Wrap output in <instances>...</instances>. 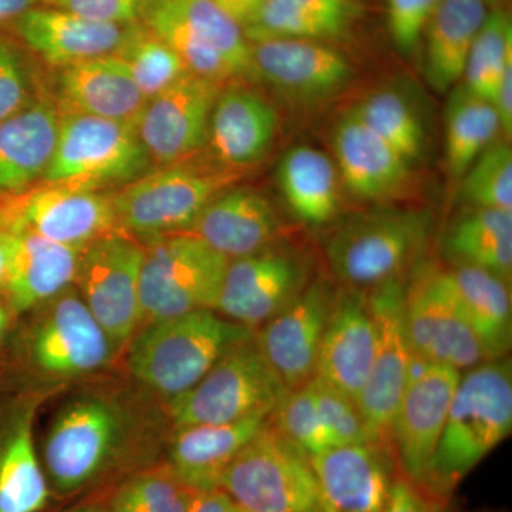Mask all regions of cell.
Listing matches in <instances>:
<instances>
[{"instance_id": "obj_41", "label": "cell", "mask_w": 512, "mask_h": 512, "mask_svg": "<svg viewBox=\"0 0 512 512\" xmlns=\"http://www.w3.org/2000/svg\"><path fill=\"white\" fill-rule=\"evenodd\" d=\"M512 64V22L505 10H490L468 55L463 84L493 103L495 90Z\"/></svg>"}, {"instance_id": "obj_54", "label": "cell", "mask_w": 512, "mask_h": 512, "mask_svg": "<svg viewBox=\"0 0 512 512\" xmlns=\"http://www.w3.org/2000/svg\"><path fill=\"white\" fill-rule=\"evenodd\" d=\"M66 512H106V508H104L101 498H93V500L76 505L72 510H67Z\"/></svg>"}, {"instance_id": "obj_46", "label": "cell", "mask_w": 512, "mask_h": 512, "mask_svg": "<svg viewBox=\"0 0 512 512\" xmlns=\"http://www.w3.org/2000/svg\"><path fill=\"white\" fill-rule=\"evenodd\" d=\"M440 0H386L387 28L396 49L410 55L423 39Z\"/></svg>"}, {"instance_id": "obj_22", "label": "cell", "mask_w": 512, "mask_h": 512, "mask_svg": "<svg viewBox=\"0 0 512 512\" xmlns=\"http://www.w3.org/2000/svg\"><path fill=\"white\" fill-rule=\"evenodd\" d=\"M127 25L94 22L55 8L36 5L5 29L26 50L53 70L114 56Z\"/></svg>"}, {"instance_id": "obj_16", "label": "cell", "mask_w": 512, "mask_h": 512, "mask_svg": "<svg viewBox=\"0 0 512 512\" xmlns=\"http://www.w3.org/2000/svg\"><path fill=\"white\" fill-rule=\"evenodd\" d=\"M406 278L367 291L376 325V349L365 387L357 397L370 440L389 448L394 414L409 384L414 360L404 319Z\"/></svg>"}, {"instance_id": "obj_52", "label": "cell", "mask_w": 512, "mask_h": 512, "mask_svg": "<svg viewBox=\"0 0 512 512\" xmlns=\"http://www.w3.org/2000/svg\"><path fill=\"white\" fill-rule=\"evenodd\" d=\"M37 5V0H0V29H5L25 10Z\"/></svg>"}, {"instance_id": "obj_4", "label": "cell", "mask_w": 512, "mask_h": 512, "mask_svg": "<svg viewBox=\"0 0 512 512\" xmlns=\"http://www.w3.org/2000/svg\"><path fill=\"white\" fill-rule=\"evenodd\" d=\"M28 315L13 332L9 357L37 379L63 382L96 375L119 355L74 285Z\"/></svg>"}, {"instance_id": "obj_21", "label": "cell", "mask_w": 512, "mask_h": 512, "mask_svg": "<svg viewBox=\"0 0 512 512\" xmlns=\"http://www.w3.org/2000/svg\"><path fill=\"white\" fill-rule=\"evenodd\" d=\"M326 512H386L399 467L377 443L336 446L311 457Z\"/></svg>"}, {"instance_id": "obj_11", "label": "cell", "mask_w": 512, "mask_h": 512, "mask_svg": "<svg viewBox=\"0 0 512 512\" xmlns=\"http://www.w3.org/2000/svg\"><path fill=\"white\" fill-rule=\"evenodd\" d=\"M140 329L200 309H215L228 259L190 234L143 244Z\"/></svg>"}, {"instance_id": "obj_8", "label": "cell", "mask_w": 512, "mask_h": 512, "mask_svg": "<svg viewBox=\"0 0 512 512\" xmlns=\"http://www.w3.org/2000/svg\"><path fill=\"white\" fill-rule=\"evenodd\" d=\"M220 488L241 512H326L311 457L271 420L229 464Z\"/></svg>"}, {"instance_id": "obj_44", "label": "cell", "mask_w": 512, "mask_h": 512, "mask_svg": "<svg viewBox=\"0 0 512 512\" xmlns=\"http://www.w3.org/2000/svg\"><path fill=\"white\" fill-rule=\"evenodd\" d=\"M35 57L0 29V121L45 96L46 80L37 73Z\"/></svg>"}, {"instance_id": "obj_32", "label": "cell", "mask_w": 512, "mask_h": 512, "mask_svg": "<svg viewBox=\"0 0 512 512\" xmlns=\"http://www.w3.org/2000/svg\"><path fill=\"white\" fill-rule=\"evenodd\" d=\"M488 13L483 0H440L423 33L424 76L434 92L447 93L463 80Z\"/></svg>"}, {"instance_id": "obj_37", "label": "cell", "mask_w": 512, "mask_h": 512, "mask_svg": "<svg viewBox=\"0 0 512 512\" xmlns=\"http://www.w3.org/2000/svg\"><path fill=\"white\" fill-rule=\"evenodd\" d=\"M451 90L446 107V164L451 177L461 178L497 141L501 124L493 103L471 92L463 83Z\"/></svg>"}, {"instance_id": "obj_26", "label": "cell", "mask_w": 512, "mask_h": 512, "mask_svg": "<svg viewBox=\"0 0 512 512\" xmlns=\"http://www.w3.org/2000/svg\"><path fill=\"white\" fill-rule=\"evenodd\" d=\"M278 127V113L261 94L227 83L212 109L205 148L215 163L242 171L268 156Z\"/></svg>"}, {"instance_id": "obj_49", "label": "cell", "mask_w": 512, "mask_h": 512, "mask_svg": "<svg viewBox=\"0 0 512 512\" xmlns=\"http://www.w3.org/2000/svg\"><path fill=\"white\" fill-rule=\"evenodd\" d=\"M190 512H241L238 505L222 488L198 491L192 501Z\"/></svg>"}, {"instance_id": "obj_45", "label": "cell", "mask_w": 512, "mask_h": 512, "mask_svg": "<svg viewBox=\"0 0 512 512\" xmlns=\"http://www.w3.org/2000/svg\"><path fill=\"white\" fill-rule=\"evenodd\" d=\"M309 383L315 394L320 416L332 434L336 446L373 443L356 399L323 382L319 377H313Z\"/></svg>"}, {"instance_id": "obj_50", "label": "cell", "mask_w": 512, "mask_h": 512, "mask_svg": "<svg viewBox=\"0 0 512 512\" xmlns=\"http://www.w3.org/2000/svg\"><path fill=\"white\" fill-rule=\"evenodd\" d=\"M15 313L10 311L6 302L0 298V379L5 375L6 365L9 360L10 343L16 328Z\"/></svg>"}, {"instance_id": "obj_39", "label": "cell", "mask_w": 512, "mask_h": 512, "mask_svg": "<svg viewBox=\"0 0 512 512\" xmlns=\"http://www.w3.org/2000/svg\"><path fill=\"white\" fill-rule=\"evenodd\" d=\"M197 493L161 460L124 478L101 500L106 512H190Z\"/></svg>"}, {"instance_id": "obj_34", "label": "cell", "mask_w": 512, "mask_h": 512, "mask_svg": "<svg viewBox=\"0 0 512 512\" xmlns=\"http://www.w3.org/2000/svg\"><path fill=\"white\" fill-rule=\"evenodd\" d=\"M339 173L322 151L299 146L286 151L276 170L282 197L299 221L322 227L340 210Z\"/></svg>"}, {"instance_id": "obj_10", "label": "cell", "mask_w": 512, "mask_h": 512, "mask_svg": "<svg viewBox=\"0 0 512 512\" xmlns=\"http://www.w3.org/2000/svg\"><path fill=\"white\" fill-rule=\"evenodd\" d=\"M254 338L229 350L200 382L164 402L171 430L194 424L232 423L272 413L286 393Z\"/></svg>"}, {"instance_id": "obj_51", "label": "cell", "mask_w": 512, "mask_h": 512, "mask_svg": "<svg viewBox=\"0 0 512 512\" xmlns=\"http://www.w3.org/2000/svg\"><path fill=\"white\" fill-rule=\"evenodd\" d=\"M214 2L244 28L245 23L251 19L264 0H214Z\"/></svg>"}, {"instance_id": "obj_31", "label": "cell", "mask_w": 512, "mask_h": 512, "mask_svg": "<svg viewBox=\"0 0 512 512\" xmlns=\"http://www.w3.org/2000/svg\"><path fill=\"white\" fill-rule=\"evenodd\" d=\"M59 128L60 111L47 93L0 121V198L42 183Z\"/></svg>"}, {"instance_id": "obj_15", "label": "cell", "mask_w": 512, "mask_h": 512, "mask_svg": "<svg viewBox=\"0 0 512 512\" xmlns=\"http://www.w3.org/2000/svg\"><path fill=\"white\" fill-rule=\"evenodd\" d=\"M313 279L311 258L276 242L228 262L214 311L255 332L299 298Z\"/></svg>"}, {"instance_id": "obj_28", "label": "cell", "mask_w": 512, "mask_h": 512, "mask_svg": "<svg viewBox=\"0 0 512 512\" xmlns=\"http://www.w3.org/2000/svg\"><path fill=\"white\" fill-rule=\"evenodd\" d=\"M269 416L271 413H256L232 423L173 429L163 461L195 491L218 488L229 464L264 429Z\"/></svg>"}, {"instance_id": "obj_9", "label": "cell", "mask_w": 512, "mask_h": 512, "mask_svg": "<svg viewBox=\"0 0 512 512\" xmlns=\"http://www.w3.org/2000/svg\"><path fill=\"white\" fill-rule=\"evenodd\" d=\"M151 168L136 127L84 114H60L55 153L42 183L107 191Z\"/></svg>"}, {"instance_id": "obj_40", "label": "cell", "mask_w": 512, "mask_h": 512, "mask_svg": "<svg viewBox=\"0 0 512 512\" xmlns=\"http://www.w3.org/2000/svg\"><path fill=\"white\" fill-rule=\"evenodd\" d=\"M114 56L127 67L147 101L188 73L177 53L140 20L127 25L123 43Z\"/></svg>"}, {"instance_id": "obj_14", "label": "cell", "mask_w": 512, "mask_h": 512, "mask_svg": "<svg viewBox=\"0 0 512 512\" xmlns=\"http://www.w3.org/2000/svg\"><path fill=\"white\" fill-rule=\"evenodd\" d=\"M144 247L124 231L97 239L80 251L76 286L117 353L140 329V275Z\"/></svg>"}, {"instance_id": "obj_55", "label": "cell", "mask_w": 512, "mask_h": 512, "mask_svg": "<svg viewBox=\"0 0 512 512\" xmlns=\"http://www.w3.org/2000/svg\"><path fill=\"white\" fill-rule=\"evenodd\" d=\"M483 2L488 8L497 9L500 8L501 3H504L505 0H483Z\"/></svg>"}, {"instance_id": "obj_5", "label": "cell", "mask_w": 512, "mask_h": 512, "mask_svg": "<svg viewBox=\"0 0 512 512\" xmlns=\"http://www.w3.org/2000/svg\"><path fill=\"white\" fill-rule=\"evenodd\" d=\"M191 160L154 168L110 192L117 222L126 234L141 244L183 234L212 198L242 178L241 170Z\"/></svg>"}, {"instance_id": "obj_6", "label": "cell", "mask_w": 512, "mask_h": 512, "mask_svg": "<svg viewBox=\"0 0 512 512\" xmlns=\"http://www.w3.org/2000/svg\"><path fill=\"white\" fill-rule=\"evenodd\" d=\"M431 215L420 210H377L350 218L333 232L326 256L346 288L370 291L406 278L429 241Z\"/></svg>"}, {"instance_id": "obj_19", "label": "cell", "mask_w": 512, "mask_h": 512, "mask_svg": "<svg viewBox=\"0 0 512 512\" xmlns=\"http://www.w3.org/2000/svg\"><path fill=\"white\" fill-rule=\"evenodd\" d=\"M340 288L315 278L299 298L255 330V340L286 389L305 386L316 375L323 335Z\"/></svg>"}, {"instance_id": "obj_1", "label": "cell", "mask_w": 512, "mask_h": 512, "mask_svg": "<svg viewBox=\"0 0 512 512\" xmlns=\"http://www.w3.org/2000/svg\"><path fill=\"white\" fill-rule=\"evenodd\" d=\"M150 410L136 397L104 389L67 400L39 451L52 500L104 497L130 474L161 461V419Z\"/></svg>"}, {"instance_id": "obj_38", "label": "cell", "mask_w": 512, "mask_h": 512, "mask_svg": "<svg viewBox=\"0 0 512 512\" xmlns=\"http://www.w3.org/2000/svg\"><path fill=\"white\" fill-rule=\"evenodd\" d=\"M350 110L412 167L423 157L427 138L424 121L413 101L400 90H377Z\"/></svg>"}, {"instance_id": "obj_12", "label": "cell", "mask_w": 512, "mask_h": 512, "mask_svg": "<svg viewBox=\"0 0 512 512\" xmlns=\"http://www.w3.org/2000/svg\"><path fill=\"white\" fill-rule=\"evenodd\" d=\"M406 281L404 319L414 355L458 372L485 362L447 269L420 259Z\"/></svg>"}, {"instance_id": "obj_13", "label": "cell", "mask_w": 512, "mask_h": 512, "mask_svg": "<svg viewBox=\"0 0 512 512\" xmlns=\"http://www.w3.org/2000/svg\"><path fill=\"white\" fill-rule=\"evenodd\" d=\"M116 231L123 229L109 191L39 183L0 198V232L6 234H32L82 251Z\"/></svg>"}, {"instance_id": "obj_53", "label": "cell", "mask_w": 512, "mask_h": 512, "mask_svg": "<svg viewBox=\"0 0 512 512\" xmlns=\"http://www.w3.org/2000/svg\"><path fill=\"white\" fill-rule=\"evenodd\" d=\"M8 241H6L5 232H0V298L5 291L6 276H8Z\"/></svg>"}, {"instance_id": "obj_35", "label": "cell", "mask_w": 512, "mask_h": 512, "mask_svg": "<svg viewBox=\"0 0 512 512\" xmlns=\"http://www.w3.org/2000/svg\"><path fill=\"white\" fill-rule=\"evenodd\" d=\"M356 13L352 0H264L242 30L248 42L330 39L342 35Z\"/></svg>"}, {"instance_id": "obj_3", "label": "cell", "mask_w": 512, "mask_h": 512, "mask_svg": "<svg viewBox=\"0 0 512 512\" xmlns=\"http://www.w3.org/2000/svg\"><path fill=\"white\" fill-rule=\"evenodd\" d=\"M254 335L214 309L157 320L138 329L128 343L127 369L141 389L168 402L192 389L229 350Z\"/></svg>"}, {"instance_id": "obj_18", "label": "cell", "mask_w": 512, "mask_h": 512, "mask_svg": "<svg viewBox=\"0 0 512 512\" xmlns=\"http://www.w3.org/2000/svg\"><path fill=\"white\" fill-rule=\"evenodd\" d=\"M224 86L187 73L147 101L137 133L153 167L183 163L204 150L212 109Z\"/></svg>"}, {"instance_id": "obj_17", "label": "cell", "mask_w": 512, "mask_h": 512, "mask_svg": "<svg viewBox=\"0 0 512 512\" xmlns=\"http://www.w3.org/2000/svg\"><path fill=\"white\" fill-rule=\"evenodd\" d=\"M394 414L390 446L404 477L423 487L461 372L419 360Z\"/></svg>"}, {"instance_id": "obj_33", "label": "cell", "mask_w": 512, "mask_h": 512, "mask_svg": "<svg viewBox=\"0 0 512 512\" xmlns=\"http://www.w3.org/2000/svg\"><path fill=\"white\" fill-rule=\"evenodd\" d=\"M447 271L461 309L487 359L507 356L512 346L510 282L474 266L454 265Z\"/></svg>"}, {"instance_id": "obj_23", "label": "cell", "mask_w": 512, "mask_h": 512, "mask_svg": "<svg viewBox=\"0 0 512 512\" xmlns=\"http://www.w3.org/2000/svg\"><path fill=\"white\" fill-rule=\"evenodd\" d=\"M46 90L60 114H84L136 128L147 103L116 56L53 70Z\"/></svg>"}, {"instance_id": "obj_24", "label": "cell", "mask_w": 512, "mask_h": 512, "mask_svg": "<svg viewBox=\"0 0 512 512\" xmlns=\"http://www.w3.org/2000/svg\"><path fill=\"white\" fill-rule=\"evenodd\" d=\"M284 222L271 201L254 188L232 185L208 202L183 234L201 239L228 261L279 242Z\"/></svg>"}, {"instance_id": "obj_36", "label": "cell", "mask_w": 512, "mask_h": 512, "mask_svg": "<svg viewBox=\"0 0 512 512\" xmlns=\"http://www.w3.org/2000/svg\"><path fill=\"white\" fill-rule=\"evenodd\" d=\"M444 252L454 265L485 269L511 282L512 211L470 208L448 228Z\"/></svg>"}, {"instance_id": "obj_20", "label": "cell", "mask_w": 512, "mask_h": 512, "mask_svg": "<svg viewBox=\"0 0 512 512\" xmlns=\"http://www.w3.org/2000/svg\"><path fill=\"white\" fill-rule=\"evenodd\" d=\"M252 79L262 80L296 103H318L342 93L355 72L345 55L322 40L249 42Z\"/></svg>"}, {"instance_id": "obj_27", "label": "cell", "mask_w": 512, "mask_h": 512, "mask_svg": "<svg viewBox=\"0 0 512 512\" xmlns=\"http://www.w3.org/2000/svg\"><path fill=\"white\" fill-rule=\"evenodd\" d=\"M37 396L0 406V512H45L52 503L33 433Z\"/></svg>"}, {"instance_id": "obj_43", "label": "cell", "mask_w": 512, "mask_h": 512, "mask_svg": "<svg viewBox=\"0 0 512 512\" xmlns=\"http://www.w3.org/2000/svg\"><path fill=\"white\" fill-rule=\"evenodd\" d=\"M461 198L470 208L512 211V150L495 141L461 177Z\"/></svg>"}, {"instance_id": "obj_2", "label": "cell", "mask_w": 512, "mask_h": 512, "mask_svg": "<svg viewBox=\"0 0 512 512\" xmlns=\"http://www.w3.org/2000/svg\"><path fill=\"white\" fill-rule=\"evenodd\" d=\"M511 431V359L485 360L460 377L421 488L448 503L461 481L507 440Z\"/></svg>"}, {"instance_id": "obj_7", "label": "cell", "mask_w": 512, "mask_h": 512, "mask_svg": "<svg viewBox=\"0 0 512 512\" xmlns=\"http://www.w3.org/2000/svg\"><path fill=\"white\" fill-rule=\"evenodd\" d=\"M138 20L177 53L188 73L222 84L252 79L244 30L214 0H143Z\"/></svg>"}, {"instance_id": "obj_30", "label": "cell", "mask_w": 512, "mask_h": 512, "mask_svg": "<svg viewBox=\"0 0 512 512\" xmlns=\"http://www.w3.org/2000/svg\"><path fill=\"white\" fill-rule=\"evenodd\" d=\"M332 143L340 180L360 200H389L409 181L412 165L357 119L352 110L340 117Z\"/></svg>"}, {"instance_id": "obj_29", "label": "cell", "mask_w": 512, "mask_h": 512, "mask_svg": "<svg viewBox=\"0 0 512 512\" xmlns=\"http://www.w3.org/2000/svg\"><path fill=\"white\" fill-rule=\"evenodd\" d=\"M6 241L8 276L2 299L16 318L28 315L74 285L79 249L32 234H6Z\"/></svg>"}, {"instance_id": "obj_25", "label": "cell", "mask_w": 512, "mask_h": 512, "mask_svg": "<svg viewBox=\"0 0 512 512\" xmlns=\"http://www.w3.org/2000/svg\"><path fill=\"white\" fill-rule=\"evenodd\" d=\"M376 325L367 292L340 288L320 345L316 375L357 400L372 369Z\"/></svg>"}, {"instance_id": "obj_47", "label": "cell", "mask_w": 512, "mask_h": 512, "mask_svg": "<svg viewBox=\"0 0 512 512\" xmlns=\"http://www.w3.org/2000/svg\"><path fill=\"white\" fill-rule=\"evenodd\" d=\"M143 0H37V5L66 10L94 22L130 25L140 19Z\"/></svg>"}, {"instance_id": "obj_42", "label": "cell", "mask_w": 512, "mask_h": 512, "mask_svg": "<svg viewBox=\"0 0 512 512\" xmlns=\"http://www.w3.org/2000/svg\"><path fill=\"white\" fill-rule=\"evenodd\" d=\"M269 420L281 436L301 448L309 457L336 447L332 434L320 416L311 383L299 389L286 390Z\"/></svg>"}, {"instance_id": "obj_48", "label": "cell", "mask_w": 512, "mask_h": 512, "mask_svg": "<svg viewBox=\"0 0 512 512\" xmlns=\"http://www.w3.org/2000/svg\"><path fill=\"white\" fill-rule=\"evenodd\" d=\"M447 504L446 501L427 493L399 471L386 512H446Z\"/></svg>"}]
</instances>
